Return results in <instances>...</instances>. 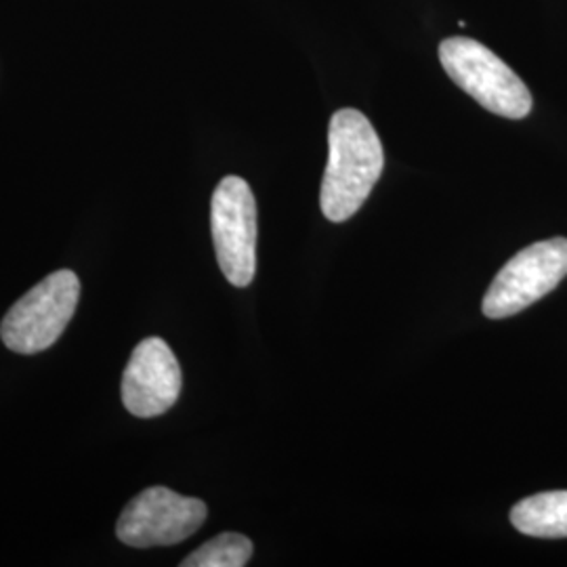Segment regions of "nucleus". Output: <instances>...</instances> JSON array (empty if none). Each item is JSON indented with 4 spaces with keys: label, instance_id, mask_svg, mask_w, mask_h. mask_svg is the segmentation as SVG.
Instances as JSON below:
<instances>
[{
    "label": "nucleus",
    "instance_id": "nucleus-1",
    "mask_svg": "<svg viewBox=\"0 0 567 567\" xmlns=\"http://www.w3.org/2000/svg\"><path fill=\"white\" fill-rule=\"evenodd\" d=\"M385 166L383 143L362 112L339 110L328 126L326 163L320 204L326 219L343 224L368 200Z\"/></svg>",
    "mask_w": 567,
    "mask_h": 567
},
{
    "label": "nucleus",
    "instance_id": "nucleus-2",
    "mask_svg": "<svg viewBox=\"0 0 567 567\" xmlns=\"http://www.w3.org/2000/svg\"><path fill=\"white\" fill-rule=\"evenodd\" d=\"M440 60L452 81L492 114L519 121L532 112V95L505 61L482 42L452 37L440 44Z\"/></svg>",
    "mask_w": 567,
    "mask_h": 567
},
{
    "label": "nucleus",
    "instance_id": "nucleus-3",
    "mask_svg": "<svg viewBox=\"0 0 567 567\" xmlns=\"http://www.w3.org/2000/svg\"><path fill=\"white\" fill-rule=\"evenodd\" d=\"M81 299V280L60 269L30 288L13 305L0 326L2 343L20 355H34L53 347L70 324Z\"/></svg>",
    "mask_w": 567,
    "mask_h": 567
},
{
    "label": "nucleus",
    "instance_id": "nucleus-4",
    "mask_svg": "<svg viewBox=\"0 0 567 567\" xmlns=\"http://www.w3.org/2000/svg\"><path fill=\"white\" fill-rule=\"evenodd\" d=\"M210 229L227 282L246 288L257 271V203L243 177L229 175L217 185L210 203Z\"/></svg>",
    "mask_w": 567,
    "mask_h": 567
},
{
    "label": "nucleus",
    "instance_id": "nucleus-5",
    "mask_svg": "<svg viewBox=\"0 0 567 567\" xmlns=\"http://www.w3.org/2000/svg\"><path fill=\"white\" fill-rule=\"evenodd\" d=\"M567 276V238H550L517 252L489 284L484 313L492 320L511 318L547 297Z\"/></svg>",
    "mask_w": 567,
    "mask_h": 567
},
{
    "label": "nucleus",
    "instance_id": "nucleus-6",
    "mask_svg": "<svg viewBox=\"0 0 567 567\" xmlns=\"http://www.w3.org/2000/svg\"><path fill=\"white\" fill-rule=\"evenodd\" d=\"M206 515L208 508L200 498L182 496L168 487H147L122 511L116 536L126 547H171L194 536Z\"/></svg>",
    "mask_w": 567,
    "mask_h": 567
},
{
    "label": "nucleus",
    "instance_id": "nucleus-7",
    "mask_svg": "<svg viewBox=\"0 0 567 567\" xmlns=\"http://www.w3.org/2000/svg\"><path fill=\"white\" fill-rule=\"evenodd\" d=\"M182 368L166 341L143 339L122 374V404L137 419H154L177 404Z\"/></svg>",
    "mask_w": 567,
    "mask_h": 567
},
{
    "label": "nucleus",
    "instance_id": "nucleus-8",
    "mask_svg": "<svg viewBox=\"0 0 567 567\" xmlns=\"http://www.w3.org/2000/svg\"><path fill=\"white\" fill-rule=\"evenodd\" d=\"M511 524L534 538H567V489L540 492L517 503Z\"/></svg>",
    "mask_w": 567,
    "mask_h": 567
},
{
    "label": "nucleus",
    "instance_id": "nucleus-9",
    "mask_svg": "<svg viewBox=\"0 0 567 567\" xmlns=\"http://www.w3.org/2000/svg\"><path fill=\"white\" fill-rule=\"evenodd\" d=\"M252 557V543L238 532H225L189 553L182 567H243Z\"/></svg>",
    "mask_w": 567,
    "mask_h": 567
}]
</instances>
